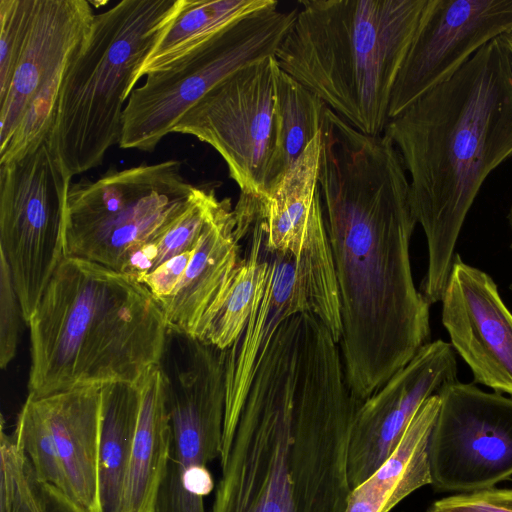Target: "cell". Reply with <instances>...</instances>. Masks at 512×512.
<instances>
[{
    "label": "cell",
    "mask_w": 512,
    "mask_h": 512,
    "mask_svg": "<svg viewBox=\"0 0 512 512\" xmlns=\"http://www.w3.org/2000/svg\"><path fill=\"white\" fill-rule=\"evenodd\" d=\"M297 9L278 3L219 32L169 66L148 74L125 106L119 146L153 152L164 136L212 88L238 70L275 56Z\"/></svg>",
    "instance_id": "ba28073f"
},
{
    "label": "cell",
    "mask_w": 512,
    "mask_h": 512,
    "mask_svg": "<svg viewBox=\"0 0 512 512\" xmlns=\"http://www.w3.org/2000/svg\"><path fill=\"white\" fill-rule=\"evenodd\" d=\"M22 308L17 296L10 267L0 252V366L2 369L15 358L20 334Z\"/></svg>",
    "instance_id": "4dcf8cb0"
},
{
    "label": "cell",
    "mask_w": 512,
    "mask_h": 512,
    "mask_svg": "<svg viewBox=\"0 0 512 512\" xmlns=\"http://www.w3.org/2000/svg\"><path fill=\"white\" fill-rule=\"evenodd\" d=\"M501 38H502L504 45L508 51V54H509V57L511 60V64H512V32L501 36Z\"/></svg>",
    "instance_id": "836d02e7"
},
{
    "label": "cell",
    "mask_w": 512,
    "mask_h": 512,
    "mask_svg": "<svg viewBox=\"0 0 512 512\" xmlns=\"http://www.w3.org/2000/svg\"><path fill=\"white\" fill-rule=\"evenodd\" d=\"M510 32L512 0H429L394 84L389 120Z\"/></svg>",
    "instance_id": "5bb4252c"
},
{
    "label": "cell",
    "mask_w": 512,
    "mask_h": 512,
    "mask_svg": "<svg viewBox=\"0 0 512 512\" xmlns=\"http://www.w3.org/2000/svg\"><path fill=\"white\" fill-rule=\"evenodd\" d=\"M194 249L182 253L163 263L153 272L142 277L139 282L149 289L158 302H161L171 295L179 284L186 267L189 264Z\"/></svg>",
    "instance_id": "d6a6232c"
},
{
    "label": "cell",
    "mask_w": 512,
    "mask_h": 512,
    "mask_svg": "<svg viewBox=\"0 0 512 512\" xmlns=\"http://www.w3.org/2000/svg\"><path fill=\"white\" fill-rule=\"evenodd\" d=\"M327 107L319 96L277 66L275 142L265 193L282 178L319 134Z\"/></svg>",
    "instance_id": "484cf974"
},
{
    "label": "cell",
    "mask_w": 512,
    "mask_h": 512,
    "mask_svg": "<svg viewBox=\"0 0 512 512\" xmlns=\"http://www.w3.org/2000/svg\"><path fill=\"white\" fill-rule=\"evenodd\" d=\"M429 0H305L278 66L368 135L389 122L392 90Z\"/></svg>",
    "instance_id": "5b68a950"
},
{
    "label": "cell",
    "mask_w": 512,
    "mask_h": 512,
    "mask_svg": "<svg viewBox=\"0 0 512 512\" xmlns=\"http://www.w3.org/2000/svg\"><path fill=\"white\" fill-rule=\"evenodd\" d=\"M180 0H122L95 15L70 61L47 140L70 175L100 166L119 144L124 102Z\"/></svg>",
    "instance_id": "8992f818"
},
{
    "label": "cell",
    "mask_w": 512,
    "mask_h": 512,
    "mask_svg": "<svg viewBox=\"0 0 512 512\" xmlns=\"http://www.w3.org/2000/svg\"><path fill=\"white\" fill-rule=\"evenodd\" d=\"M276 3L274 0H180L174 17L142 64L136 82L174 63L234 22Z\"/></svg>",
    "instance_id": "d4e9b609"
},
{
    "label": "cell",
    "mask_w": 512,
    "mask_h": 512,
    "mask_svg": "<svg viewBox=\"0 0 512 512\" xmlns=\"http://www.w3.org/2000/svg\"><path fill=\"white\" fill-rule=\"evenodd\" d=\"M321 152L322 130L265 194L240 195L237 205L258 219L269 250L299 256L314 228L324 222L319 186Z\"/></svg>",
    "instance_id": "ffe728a7"
},
{
    "label": "cell",
    "mask_w": 512,
    "mask_h": 512,
    "mask_svg": "<svg viewBox=\"0 0 512 512\" xmlns=\"http://www.w3.org/2000/svg\"><path fill=\"white\" fill-rule=\"evenodd\" d=\"M98 458L100 512H121L140 411L137 384L111 383L101 389Z\"/></svg>",
    "instance_id": "603a6c76"
},
{
    "label": "cell",
    "mask_w": 512,
    "mask_h": 512,
    "mask_svg": "<svg viewBox=\"0 0 512 512\" xmlns=\"http://www.w3.org/2000/svg\"><path fill=\"white\" fill-rule=\"evenodd\" d=\"M360 403L324 323L311 313L283 321L253 378L211 512H344Z\"/></svg>",
    "instance_id": "7a4b0ae2"
},
{
    "label": "cell",
    "mask_w": 512,
    "mask_h": 512,
    "mask_svg": "<svg viewBox=\"0 0 512 512\" xmlns=\"http://www.w3.org/2000/svg\"><path fill=\"white\" fill-rule=\"evenodd\" d=\"M137 385L140 411L121 512H154L171 439L165 383L159 364L151 367Z\"/></svg>",
    "instance_id": "7402d4cb"
},
{
    "label": "cell",
    "mask_w": 512,
    "mask_h": 512,
    "mask_svg": "<svg viewBox=\"0 0 512 512\" xmlns=\"http://www.w3.org/2000/svg\"><path fill=\"white\" fill-rule=\"evenodd\" d=\"M160 368L171 439L157 495L174 490L186 472L220 459L226 403L225 359L220 352L186 347L168 354Z\"/></svg>",
    "instance_id": "9a60e30c"
},
{
    "label": "cell",
    "mask_w": 512,
    "mask_h": 512,
    "mask_svg": "<svg viewBox=\"0 0 512 512\" xmlns=\"http://www.w3.org/2000/svg\"><path fill=\"white\" fill-rule=\"evenodd\" d=\"M266 257L265 281L240 335L226 350L220 465L230 451L256 371L282 322L299 313H311L338 344L342 335L338 284L325 223L314 228L299 256L271 251L266 246Z\"/></svg>",
    "instance_id": "9c48e42d"
},
{
    "label": "cell",
    "mask_w": 512,
    "mask_h": 512,
    "mask_svg": "<svg viewBox=\"0 0 512 512\" xmlns=\"http://www.w3.org/2000/svg\"><path fill=\"white\" fill-rule=\"evenodd\" d=\"M181 162L167 160L124 170L110 168L93 181L71 183L66 205L65 257L124 273L143 247L184 212L195 186Z\"/></svg>",
    "instance_id": "52a82bcc"
},
{
    "label": "cell",
    "mask_w": 512,
    "mask_h": 512,
    "mask_svg": "<svg viewBox=\"0 0 512 512\" xmlns=\"http://www.w3.org/2000/svg\"><path fill=\"white\" fill-rule=\"evenodd\" d=\"M319 186L337 278L339 348L352 395H372L429 343L430 306L415 286V217L402 157L331 109L322 125Z\"/></svg>",
    "instance_id": "6da1fadb"
},
{
    "label": "cell",
    "mask_w": 512,
    "mask_h": 512,
    "mask_svg": "<svg viewBox=\"0 0 512 512\" xmlns=\"http://www.w3.org/2000/svg\"><path fill=\"white\" fill-rule=\"evenodd\" d=\"M429 459L432 486L470 493L512 476V398L459 380L437 393Z\"/></svg>",
    "instance_id": "4fadbf2b"
},
{
    "label": "cell",
    "mask_w": 512,
    "mask_h": 512,
    "mask_svg": "<svg viewBox=\"0 0 512 512\" xmlns=\"http://www.w3.org/2000/svg\"><path fill=\"white\" fill-rule=\"evenodd\" d=\"M71 179L47 137L22 157L0 165V252L26 323L65 258Z\"/></svg>",
    "instance_id": "30bf717a"
},
{
    "label": "cell",
    "mask_w": 512,
    "mask_h": 512,
    "mask_svg": "<svg viewBox=\"0 0 512 512\" xmlns=\"http://www.w3.org/2000/svg\"><path fill=\"white\" fill-rule=\"evenodd\" d=\"M101 389L102 386H87L32 396L54 437L71 498L84 512H100Z\"/></svg>",
    "instance_id": "d6986e66"
},
{
    "label": "cell",
    "mask_w": 512,
    "mask_h": 512,
    "mask_svg": "<svg viewBox=\"0 0 512 512\" xmlns=\"http://www.w3.org/2000/svg\"><path fill=\"white\" fill-rule=\"evenodd\" d=\"M274 56L250 64L212 88L176 124L213 147L227 164L240 195L259 197L275 142Z\"/></svg>",
    "instance_id": "7c38bea8"
},
{
    "label": "cell",
    "mask_w": 512,
    "mask_h": 512,
    "mask_svg": "<svg viewBox=\"0 0 512 512\" xmlns=\"http://www.w3.org/2000/svg\"><path fill=\"white\" fill-rule=\"evenodd\" d=\"M507 220H508V224H509V227H510V230H511V234H512V205L510 206L509 212L507 214ZM510 247L512 249V241H511ZM509 288L512 291V282H511Z\"/></svg>",
    "instance_id": "e575fe53"
},
{
    "label": "cell",
    "mask_w": 512,
    "mask_h": 512,
    "mask_svg": "<svg viewBox=\"0 0 512 512\" xmlns=\"http://www.w3.org/2000/svg\"><path fill=\"white\" fill-rule=\"evenodd\" d=\"M409 174L428 249L420 292L441 302L463 224L483 183L512 157V64L500 37L385 128Z\"/></svg>",
    "instance_id": "3957f363"
},
{
    "label": "cell",
    "mask_w": 512,
    "mask_h": 512,
    "mask_svg": "<svg viewBox=\"0 0 512 512\" xmlns=\"http://www.w3.org/2000/svg\"><path fill=\"white\" fill-rule=\"evenodd\" d=\"M222 202L223 199H218L213 188L195 186L191 201L184 212L160 237L132 257L124 273L139 281L163 263L193 250Z\"/></svg>",
    "instance_id": "83f0119b"
},
{
    "label": "cell",
    "mask_w": 512,
    "mask_h": 512,
    "mask_svg": "<svg viewBox=\"0 0 512 512\" xmlns=\"http://www.w3.org/2000/svg\"><path fill=\"white\" fill-rule=\"evenodd\" d=\"M12 435L29 459L37 478L72 500L52 432L35 399L30 395L20 410Z\"/></svg>",
    "instance_id": "f1b7e54d"
},
{
    "label": "cell",
    "mask_w": 512,
    "mask_h": 512,
    "mask_svg": "<svg viewBox=\"0 0 512 512\" xmlns=\"http://www.w3.org/2000/svg\"><path fill=\"white\" fill-rule=\"evenodd\" d=\"M439 407L437 394L422 404L390 456L351 489L344 512H390L411 493L432 484L429 442Z\"/></svg>",
    "instance_id": "44dd1931"
},
{
    "label": "cell",
    "mask_w": 512,
    "mask_h": 512,
    "mask_svg": "<svg viewBox=\"0 0 512 512\" xmlns=\"http://www.w3.org/2000/svg\"><path fill=\"white\" fill-rule=\"evenodd\" d=\"M441 303L450 344L473 382L512 396V312L493 278L456 253Z\"/></svg>",
    "instance_id": "e0dca14e"
},
{
    "label": "cell",
    "mask_w": 512,
    "mask_h": 512,
    "mask_svg": "<svg viewBox=\"0 0 512 512\" xmlns=\"http://www.w3.org/2000/svg\"><path fill=\"white\" fill-rule=\"evenodd\" d=\"M451 344L438 339L416 355L358 406L350 433L348 478L351 489L390 456L412 418L442 387L458 381Z\"/></svg>",
    "instance_id": "2e32d148"
},
{
    "label": "cell",
    "mask_w": 512,
    "mask_h": 512,
    "mask_svg": "<svg viewBox=\"0 0 512 512\" xmlns=\"http://www.w3.org/2000/svg\"><path fill=\"white\" fill-rule=\"evenodd\" d=\"M241 238L234 209L225 198L206 225L179 284L159 302L168 328L197 338L206 315L241 259Z\"/></svg>",
    "instance_id": "ac0fdd59"
},
{
    "label": "cell",
    "mask_w": 512,
    "mask_h": 512,
    "mask_svg": "<svg viewBox=\"0 0 512 512\" xmlns=\"http://www.w3.org/2000/svg\"><path fill=\"white\" fill-rule=\"evenodd\" d=\"M430 512H512V488L459 493L435 501Z\"/></svg>",
    "instance_id": "1f68e13d"
},
{
    "label": "cell",
    "mask_w": 512,
    "mask_h": 512,
    "mask_svg": "<svg viewBox=\"0 0 512 512\" xmlns=\"http://www.w3.org/2000/svg\"><path fill=\"white\" fill-rule=\"evenodd\" d=\"M28 395L87 386L138 384L159 363L168 325L136 278L65 257L33 315Z\"/></svg>",
    "instance_id": "277c9868"
},
{
    "label": "cell",
    "mask_w": 512,
    "mask_h": 512,
    "mask_svg": "<svg viewBox=\"0 0 512 512\" xmlns=\"http://www.w3.org/2000/svg\"><path fill=\"white\" fill-rule=\"evenodd\" d=\"M239 215L250 234L248 253L240 259L206 315L197 336L201 341L221 350L230 348L240 335L267 273L266 246L261 224L247 209H239Z\"/></svg>",
    "instance_id": "cb8c5ba5"
},
{
    "label": "cell",
    "mask_w": 512,
    "mask_h": 512,
    "mask_svg": "<svg viewBox=\"0 0 512 512\" xmlns=\"http://www.w3.org/2000/svg\"><path fill=\"white\" fill-rule=\"evenodd\" d=\"M0 512H84L55 487L40 481L12 434L1 428Z\"/></svg>",
    "instance_id": "4316f807"
},
{
    "label": "cell",
    "mask_w": 512,
    "mask_h": 512,
    "mask_svg": "<svg viewBox=\"0 0 512 512\" xmlns=\"http://www.w3.org/2000/svg\"><path fill=\"white\" fill-rule=\"evenodd\" d=\"M426 512H430L429 510H427Z\"/></svg>",
    "instance_id": "d590c367"
},
{
    "label": "cell",
    "mask_w": 512,
    "mask_h": 512,
    "mask_svg": "<svg viewBox=\"0 0 512 512\" xmlns=\"http://www.w3.org/2000/svg\"><path fill=\"white\" fill-rule=\"evenodd\" d=\"M94 16L86 0H37L25 47L0 100V165L49 135L65 71Z\"/></svg>",
    "instance_id": "8fae6325"
},
{
    "label": "cell",
    "mask_w": 512,
    "mask_h": 512,
    "mask_svg": "<svg viewBox=\"0 0 512 512\" xmlns=\"http://www.w3.org/2000/svg\"><path fill=\"white\" fill-rule=\"evenodd\" d=\"M37 0L0 1V100L6 96L25 47Z\"/></svg>",
    "instance_id": "f546056e"
}]
</instances>
